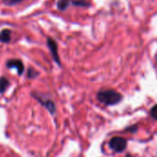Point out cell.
<instances>
[{"label": "cell", "instance_id": "obj_9", "mask_svg": "<svg viewBox=\"0 0 157 157\" xmlns=\"http://www.w3.org/2000/svg\"><path fill=\"white\" fill-rule=\"evenodd\" d=\"M9 86V81L7 78L2 76L0 77V93H4Z\"/></svg>", "mask_w": 157, "mask_h": 157}, {"label": "cell", "instance_id": "obj_13", "mask_svg": "<svg viewBox=\"0 0 157 157\" xmlns=\"http://www.w3.org/2000/svg\"><path fill=\"white\" fill-rule=\"evenodd\" d=\"M125 131H128V132H131L134 133L135 132H137V126H131V127H128L127 129H125Z\"/></svg>", "mask_w": 157, "mask_h": 157}, {"label": "cell", "instance_id": "obj_8", "mask_svg": "<svg viewBox=\"0 0 157 157\" xmlns=\"http://www.w3.org/2000/svg\"><path fill=\"white\" fill-rule=\"evenodd\" d=\"M72 0H58L57 1V8L61 11H63L68 8Z\"/></svg>", "mask_w": 157, "mask_h": 157}, {"label": "cell", "instance_id": "obj_4", "mask_svg": "<svg viewBox=\"0 0 157 157\" xmlns=\"http://www.w3.org/2000/svg\"><path fill=\"white\" fill-rule=\"evenodd\" d=\"M47 45H48V48H49V50L51 52L52 59L54 60V62L59 66H61V60H60V57H59V54H58V46H57L56 41L52 38L48 37L47 38Z\"/></svg>", "mask_w": 157, "mask_h": 157}, {"label": "cell", "instance_id": "obj_14", "mask_svg": "<svg viewBox=\"0 0 157 157\" xmlns=\"http://www.w3.org/2000/svg\"><path fill=\"white\" fill-rule=\"evenodd\" d=\"M126 157H132V155H126Z\"/></svg>", "mask_w": 157, "mask_h": 157}, {"label": "cell", "instance_id": "obj_7", "mask_svg": "<svg viewBox=\"0 0 157 157\" xmlns=\"http://www.w3.org/2000/svg\"><path fill=\"white\" fill-rule=\"evenodd\" d=\"M71 4L75 6L80 7H89L91 6V3L87 0H72Z\"/></svg>", "mask_w": 157, "mask_h": 157}, {"label": "cell", "instance_id": "obj_12", "mask_svg": "<svg viewBox=\"0 0 157 157\" xmlns=\"http://www.w3.org/2000/svg\"><path fill=\"white\" fill-rule=\"evenodd\" d=\"M150 114H151V116H152V118H153L154 120L157 121V105H155V106L151 109Z\"/></svg>", "mask_w": 157, "mask_h": 157}, {"label": "cell", "instance_id": "obj_3", "mask_svg": "<svg viewBox=\"0 0 157 157\" xmlns=\"http://www.w3.org/2000/svg\"><path fill=\"white\" fill-rule=\"evenodd\" d=\"M109 146L115 153H122L127 147V140L122 137H113L109 141Z\"/></svg>", "mask_w": 157, "mask_h": 157}, {"label": "cell", "instance_id": "obj_11", "mask_svg": "<svg viewBox=\"0 0 157 157\" xmlns=\"http://www.w3.org/2000/svg\"><path fill=\"white\" fill-rule=\"evenodd\" d=\"M23 0H3V3L4 5L6 6H15L20 2H22Z\"/></svg>", "mask_w": 157, "mask_h": 157}, {"label": "cell", "instance_id": "obj_6", "mask_svg": "<svg viewBox=\"0 0 157 157\" xmlns=\"http://www.w3.org/2000/svg\"><path fill=\"white\" fill-rule=\"evenodd\" d=\"M11 30L8 29H5L0 32V42L8 43L11 40Z\"/></svg>", "mask_w": 157, "mask_h": 157}, {"label": "cell", "instance_id": "obj_10", "mask_svg": "<svg viewBox=\"0 0 157 157\" xmlns=\"http://www.w3.org/2000/svg\"><path fill=\"white\" fill-rule=\"evenodd\" d=\"M39 75V72L36 71L34 68L32 67H29L28 69V73H27V77L29 79H33V78H36L37 76Z\"/></svg>", "mask_w": 157, "mask_h": 157}, {"label": "cell", "instance_id": "obj_2", "mask_svg": "<svg viewBox=\"0 0 157 157\" xmlns=\"http://www.w3.org/2000/svg\"><path fill=\"white\" fill-rule=\"evenodd\" d=\"M31 96L35 98V99H37L43 107L46 108V109L52 114V115H54L55 112H56V107H55V104L54 102L50 98H47L45 95L43 94H40L38 92H32L31 93Z\"/></svg>", "mask_w": 157, "mask_h": 157}, {"label": "cell", "instance_id": "obj_5", "mask_svg": "<svg viewBox=\"0 0 157 157\" xmlns=\"http://www.w3.org/2000/svg\"><path fill=\"white\" fill-rule=\"evenodd\" d=\"M6 66L9 69H16L18 75H23L25 67H24V63L21 60L19 59H10L6 62Z\"/></svg>", "mask_w": 157, "mask_h": 157}, {"label": "cell", "instance_id": "obj_1", "mask_svg": "<svg viewBox=\"0 0 157 157\" xmlns=\"http://www.w3.org/2000/svg\"><path fill=\"white\" fill-rule=\"evenodd\" d=\"M97 98L99 102L106 106H114L120 103L123 97L119 92L112 89H102L98 92Z\"/></svg>", "mask_w": 157, "mask_h": 157}]
</instances>
